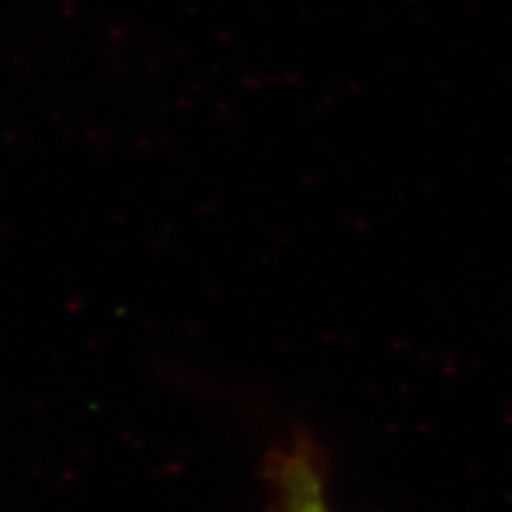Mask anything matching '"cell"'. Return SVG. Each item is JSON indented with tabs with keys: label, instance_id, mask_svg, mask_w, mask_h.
Segmentation results:
<instances>
[{
	"label": "cell",
	"instance_id": "6da1fadb",
	"mask_svg": "<svg viewBox=\"0 0 512 512\" xmlns=\"http://www.w3.org/2000/svg\"><path fill=\"white\" fill-rule=\"evenodd\" d=\"M281 512H330L323 495V484L313 463L302 452L279 461Z\"/></svg>",
	"mask_w": 512,
	"mask_h": 512
}]
</instances>
